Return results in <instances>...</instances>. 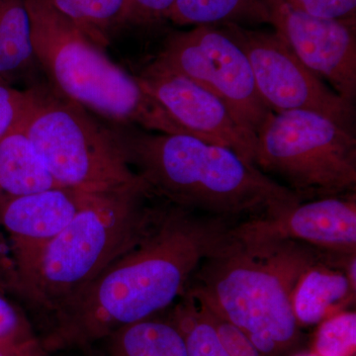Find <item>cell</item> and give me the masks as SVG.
<instances>
[{
	"label": "cell",
	"instance_id": "obj_1",
	"mask_svg": "<svg viewBox=\"0 0 356 356\" xmlns=\"http://www.w3.org/2000/svg\"><path fill=\"white\" fill-rule=\"evenodd\" d=\"M234 225L163 201L140 240L46 323L40 337L47 355L91 348L172 308Z\"/></svg>",
	"mask_w": 356,
	"mask_h": 356
},
{
	"label": "cell",
	"instance_id": "obj_2",
	"mask_svg": "<svg viewBox=\"0 0 356 356\" xmlns=\"http://www.w3.org/2000/svg\"><path fill=\"white\" fill-rule=\"evenodd\" d=\"M234 226L196 269L186 291L240 327L262 355L282 356L301 337L292 305L297 283L314 264L334 255L295 241L240 235Z\"/></svg>",
	"mask_w": 356,
	"mask_h": 356
},
{
	"label": "cell",
	"instance_id": "obj_3",
	"mask_svg": "<svg viewBox=\"0 0 356 356\" xmlns=\"http://www.w3.org/2000/svg\"><path fill=\"white\" fill-rule=\"evenodd\" d=\"M116 133L149 195L229 221L274 215L302 201L228 147L188 134ZM247 219V220H248Z\"/></svg>",
	"mask_w": 356,
	"mask_h": 356
},
{
	"label": "cell",
	"instance_id": "obj_4",
	"mask_svg": "<svg viewBox=\"0 0 356 356\" xmlns=\"http://www.w3.org/2000/svg\"><path fill=\"white\" fill-rule=\"evenodd\" d=\"M146 189L93 194L88 205L15 275L13 292L46 323L135 245L159 204Z\"/></svg>",
	"mask_w": 356,
	"mask_h": 356
},
{
	"label": "cell",
	"instance_id": "obj_5",
	"mask_svg": "<svg viewBox=\"0 0 356 356\" xmlns=\"http://www.w3.org/2000/svg\"><path fill=\"white\" fill-rule=\"evenodd\" d=\"M25 4L35 58L60 95L126 126L192 135L142 88L137 76L110 60L102 47L48 0H25Z\"/></svg>",
	"mask_w": 356,
	"mask_h": 356
},
{
	"label": "cell",
	"instance_id": "obj_6",
	"mask_svg": "<svg viewBox=\"0 0 356 356\" xmlns=\"http://www.w3.org/2000/svg\"><path fill=\"white\" fill-rule=\"evenodd\" d=\"M30 92L29 106L18 124L60 186L95 194L147 189L116 134L63 95Z\"/></svg>",
	"mask_w": 356,
	"mask_h": 356
},
{
	"label": "cell",
	"instance_id": "obj_7",
	"mask_svg": "<svg viewBox=\"0 0 356 356\" xmlns=\"http://www.w3.org/2000/svg\"><path fill=\"white\" fill-rule=\"evenodd\" d=\"M257 140L255 166L302 200L355 193L353 130L316 112H271Z\"/></svg>",
	"mask_w": 356,
	"mask_h": 356
},
{
	"label": "cell",
	"instance_id": "obj_8",
	"mask_svg": "<svg viewBox=\"0 0 356 356\" xmlns=\"http://www.w3.org/2000/svg\"><path fill=\"white\" fill-rule=\"evenodd\" d=\"M154 60L216 95L255 135L273 112L259 95L245 51L224 29L201 25L173 33Z\"/></svg>",
	"mask_w": 356,
	"mask_h": 356
},
{
	"label": "cell",
	"instance_id": "obj_9",
	"mask_svg": "<svg viewBox=\"0 0 356 356\" xmlns=\"http://www.w3.org/2000/svg\"><path fill=\"white\" fill-rule=\"evenodd\" d=\"M225 30L245 51L261 99L273 112L306 110L353 130L355 107L311 72L274 33L245 29L235 22Z\"/></svg>",
	"mask_w": 356,
	"mask_h": 356
},
{
	"label": "cell",
	"instance_id": "obj_10",
	"mask_svg": "<svg viewBox=\"0 0 356 356\" xmlns=\"http://www.w3.org/2000/svg\"><path fill=\"white\" fill-rule=\"evenodd\" d=\"M261 21L297 58L344 99L356 96L355 19H330L300 11L284 0H259Z\"/></svg>",
	"mask_w": 356,
	"mask_h": 356
},
{
	"label": "cell",
	"instance_id": "obj_11",
	"mask_svg": "<svg viewBox=\"0 0 356 356\" xmlns=\"http://www.w3.org/2000/svg\"><path fill=\"white\" fill-rule=\"evenodd\" d=\"M137 77L181 127L199 139L228 147L255 166L257 135L242 127L219 97L156 60Z\"/></svg>",
	"mask_w": 356,
	"mask_h": 356
},
{
	"label": "cell",
	"instance_id": "obj_12",
	"mask_svg": "<svg viewBox=\"0 0 356 356\" xmlns=\"http://www.w3.org/2000/svg\"><path fill=\"white\" fill-rule=\"evenodd\" d=\"M234 229L240 235L291 240L339 257L356 255L355 193L302 200L274 215L252 218Z\"/></svg>",
	"mask_w": 356,
	"mask_h": 356
},
{
	"label": "cell",
	"instance_id": "obj_13",
	"mask_svg": "<svg viewBox=\"0 0 356 356\" xmlns=\"http://www.w3.org/2000/svg\"><path fill=\"white\" fill-rule=\"evenodd\" d=\"M95 193L56 187L49 191L3 199L0 221L8 242L15 275L34 261L88 205Z\"/></svg>",
	"mask_w": 356,
	"mask_h": 356
},
{
	"label": "cell",
	"instance_id": "obj_14",
	"mask_svg": "<svg viewBox=\"0 0 356 356\" xmlns=\"http://www.w3.org/2000/svg\"><path fill=\"white\" fill-rule=\"evenodd\" d=\"M350 257H327L301 276L292 302L300 327L320 325L355 301L356 287L351 284L346 270Z\"/></svg>",
	"mask_w": 356,
	"mask_h": 356
},
{
	"label": "cell",
	"instance_id": "obj_15",
	"mask_svg": "<svg viewBox=\"0 0 356 356\" xmlns=\"http://www.w3.org/2000/svg\"><path fill=\"white\" fill-rule=\"evenodd\" d=\"M63 187L44 165L19 124L0 137V196L21 197Z\"/></svg>",
	"mask_w": 356,
	"mask_h": 356
},
{
	"label": "cell",
	"instance_id": "obj_16",
	"mask_svg": "<svg viewBox=\"0 0 356 356\" xmlns=\"http://www.w3.org/2000/svg\"><path fill=\"white\" fill-rule=\"evenodd\" d=\"M103 356H187L181 332L170 317H152L120 327L102 341Z\"/></svg>",
	"mask_w": 356,
	"mask_h": 356
},
{
	"label": "cell",
	"instance_id": "obj_17",
	"mask_svg": "<svg viewBox=\"0 0 356 356\" xmlns=\"http://www.w3.org/2000/svg\"><path fill=\"white\" fill-rule=\"evenodd\" d=\"M35 60L25 0H0V79L11 84Z\"/></svg>",
	"mask_w": 356,
	"mask_h": 356
},
{
	"label": "cell",
	"instance_id": "obj_18",
	"mask_svg": "<svg viewBox=\"0 0 356 356\" xmlns=\"http://www.w3.org/2000/svg\"><path fill=\"white\" fill-rule=\"evenodd\" d=\"M56 9L76 23L98 46L108 44L109 33L124 24L126 0H48Z\"/></svg>",
	"mask_w": 356,
	"mask_h": 356
},
{
	"label": "cell",
	"instance_id": "obj_19",
	"mask_svg": "<svg viewBox=\"0 0 356 356\" xmlns=\"http://www.w3.org/2000/svg\"><path fill=\"white\" fill-rule=\"evenodd\" d=\"M168 317L184 336L187 356H229L197 300L187 291L175 302Z\"/></svg>",
	"mask_w": 356,
	"mask_h": 356
},
{
	"label": "cell",
	"instance_id": "obj_20",
	"mask_svg": "<svg viewBox=\"0 0 356 356\" xmlns=\"http://www.w3.org/2000/svg\"><path fill=\"white\" fill-rule=\"evenodd\" d=\"M248 16L261 21L259 0H175L168 19L175 24L213 25Z\"/></svg>",
	"mask_w": 356,
	"mask_h": 356
},
{
	"label": "cell",
	"instance_id": "obj_21",
	"mask_svg": "<svg viewBox=\"0 0 356 356\" xmlns=\"http://www.w3.org/2000/svg\"><path fill=\"white\" fill-rule=\"evenodd\" d=\"M0 344L35 356H48L34 325L21 310L0 294Z\"/></svg>",
	"mask_w": 356,
	"mask_h": 356
},
{
	"label": "cell",
	"instance_id": "obj_22",
	"mask_svg": "<svg viewBox=\"0 0 356 356\" xmlns=\"http://www.w3.org/2000/svg\"><path fill=\"white\" fill-rule=\"evenodd\" d=\"M356 314L341 311L318 325L314 351L318 356H355Z\"/></svg>",
	"mask_w": 356,
	"mask_h": 356
},
{
	"label": "cell",
	"instance_id": "obj_23",
	"mask_svg": "<svg viewBox=\"0 0 356 356\" xmlns=\"http://www.w3.org/2000/svg\"><path fill=\"white\" fill-rule=\"evenodd\" d=\"M194 298L197 300L199 304L202 307L204 313L206 314L211 325L214 327L220 343L229 356H264L261 351L257 350L254 343L250 341V337L240 327L232 324L216 312L211 310L207 306L204 305L202 302L199 301L196 297Z\"/></svg>",
	"mask_w": 356,
	"mask_h": 356
},
{
	"label": "cell",
	"instance_id": "obj_24",
	"mask_svg": "<svg viewBox=\"0 0 356 356\" xmlns=\"http://www.w3.org/2000/svg\"><path fill=\"white\" fill-rule=\"evenodd\" d=\"M30 99V90H17L0 79V137L21 120Z\"/></svg>",
	"mask_w": 356,
	"mask_h": 356
},
{
	"label": "cell",
	"instance_id": "obj_25",
	"mask_svg": "<svg viewBox=\"0 0 356 356\" xmlns=\"http://www.w3.org/2000/svg\"><path fill=\"white\" fill-rule=\"evenodd\" d=\"M288 4L318 17L355 19L356 0H284Z\"/></svg>",
	"mask_w": 356,
	"mask_h": 356
},
{
	"label": "cell",
	"instance_id": "obj_26",
	"mask_svg": "<svg viewBox=\"0 0 356 356\" xmlns=\"http://www.w3.org/2000/svg\"><path fill=\"white\" fill-rule=\"evenodd\" d=\"M175 0H126L124 23L149 24L168 19Z\"/></svg>",
	"mask_w": 356,
	"mask_h": 356
},
{
	"label": "cell",
	"instance_id": "obj_27",
	"mask_svg": "<svg viewBox=\"0 0 356 356\" xmlns=\"http://www.w3.org/2000/svg\"><path fill=\"white\" fill-rule=\"evenodd\" d=\"M2 198L0 196V207ZM15 283V269L9 252L8 242L0 221V289L13 291Z\"/></svg>",
	"mask_w": 356,
	"mask_h": 356
},
{
	"label": "cell",
	"instance_id": "obj_28",
	"mask_svg": "<svg viewBox=\"0 0 356 356\" xmlns=\"http://www.w3.org/2000/svg\"><path fill=\"white\" fill-rule=\"evenodd\" d=\"M0 356H35L27 355V353H20V351L11 350L6 346L0 344Z\"/></svg>",
	"mask_w": 356,
	"mask_h": 356
},
{
	"label": "cell",
	"instance_id": "obj_29",
	"mask_svg": "<svg viewBox=\"0 0 356 356\" xmlns=\"http://www.w3.org/2000/svg\"><path fill=\"white\" fill-rule=\"evenodd\" d=\"M91 348H92V346L88 348H83V350H79V355L77 356H103L100 355H96V353H92V351H91Z\"/></svg>",
	"mask_w": 356,
	"mask_h": 356
},
{
	"label": "cell",
	"instance_id": "obj_30",
	"mask_svg": "<svg viewBox=\"0 0 356 356\" xmlns=\"http://www.w3.org/2000/svg\"><path fill=\"white\" fill-rule=\"evenodd\" d=\"M295 356H318L316 355L314 353H299V355H296Z\"/></svg>",
	"mask_w": 356,
	"mask_h": 356
}]
</instances>
